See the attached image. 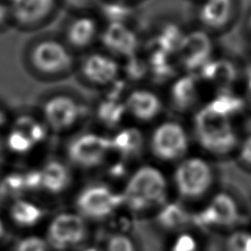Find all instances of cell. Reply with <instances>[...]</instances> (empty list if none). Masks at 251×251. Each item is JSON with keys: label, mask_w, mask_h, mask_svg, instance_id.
Instances as JSON below:
<instances>
[{"label": "cell", "mask_w": 251, "mask_h": 251, "mask_svg": "<svg viewBox=\"0 0 251 251\" xmlns=\"http://www.w3.org/2000/svg\"><path fill=\"white\" fill-rule=\"evenodd\" d=\"M74 173L62 157H50L25 171V195L42 201L64 196L72 187Z\"/></svg>", "instance_id": "6da1fadb"}, {"label": "cell", "mask_w": 251, "mask_h": 251, "mask_svg": "<svg viewBox=\"0 0 251 251\" xmlns=\"http://www.w3.org/2000/svg\"><path fill=\"white\" fill-rule=\"evenodd\" d=\"M168 183L163 173L149 165L141 166L128 177L121 195L122 204L132 212H145L164 204Z\"/></svg>", "instance_id": "7a4b0ae2"}, {"label": "cell", "mask_w": 251, "mask_h": 251, "mask_svg": "<svg viewBox=\"0 0 251 251\" xmlns=\"http://www.w3.org/2000/svg\"><path fill=\"white\" fill-rule=\"evenodd\" d=\"M50 136L38 115L22 114L11 120L1 141L11 160H24L41 151Z\"/></svg>", "instance_id": "3957f363"}, {"label": "cell", "mask_w": 251, "mask_h": 251, "mask_svg": "<svg viewBox=\"0 0 251 251\" xmlns=\"http://www.w3.org/2000/svg\"><path fill=\"white\" fill-rule=\"evenodd\" d=\"M51 251H83L89 239V223L72 210L50 215L41 231Z\"/></svg>", "instance_id": "277c9868"}, {"label": "cell", "mask_w": 251, "mask_h": 251, "mask_svg": "<svg viewBox=\"0 0 251 251\" xmlns=\"http://www.w3.org/2000/svg\"><path fill=\"white\" fill-rule=\"evenodd\" d=\"M194 130L199 145L213 155H226L238 144V137L229 117L208 105L196 114Z\"/></svg>", "instance_id": "5b68a950"}, {"label": "cell", "mask_w": 251, "mask_h": 251, "mask_svg": "<svg viewBox=\"0 0 251 251\" xmlns=\"http://www.w3.org/2000/svg\"><path fill=\"white\" fill-rule=\"evenodd\" d=\"M26 63L32 73L45 79H57L74 67L72 50L64 41L53 37L39 38L28 47Z\"/></svg>", "instance_id": "8992f818"}, {"label": "cell", "mask_w": 251, "mask_h": 251, "mask_svg": "<svg viewBox=\"0 0 251 251\" xmlns=\"http://www.w3.org/2000/svg\"><path fill=\"white\" fill-rule=\"evenodd\" d=\"M111 153L110 138L86 131L70 137L64 148L63 159L74 171H88L100 167Z\"/></svg>", "instance_id": "52a82bcc"}, {"label": "cell", "mask_w": 251, "mask_h": 251, "mask_svg": "<svg viewBox=\"0 0 251 251\" xmlns=\"http://www.w3.org/2000/svg\"><path fill=\"white\" fill-rule=\"evenodd\" d=\"M38 117L51 136L69 135L81 120L82 107L74 96L55 93L43 100Z\"/></svg>", "instance_id": "ba28073f"}, {"label": "cell", "mask_w": 251, "mask_h": 251, "mask_svg": "<svg viewBox=\"0 0 251 251\" xmlns=\"http://www.w3.org/2000/svg\"><path fill=\"white\" fill-rule=\"evenodd\" d=\"M121 204V195L111 187L103 183H90L75 193L73 210L90 224L108 219Z\"/></svg>", "instance_id": "9c48e42d"}, {"label": "cell", "mask_w": 251, "mask_h": 251, "mask_svg": "<svg viewBox=\"0 0 251 251\" xmlns=\"http://www.w3.org/2000/svg\"><path fill=\"white\" fill-rule=\"evenodd\" d=\"M49 216L45 202L28 195L7 200L2 214L9 228L18 230L20 234L36 232L38 227L42 229Z\"/></svg>", "instance_id": "30bf717a"}, {"label": "cell", "mask_w": 251, "mask_h": 251, "mask_svg": "<svg viewBox=\"0 0 251 251\" xmlns=\"http://www.w3.org/2000/svg\"><path fill=\"white\" fill-rule=\"evenodd\" d=\"M174 182L179 196L187 200H196L204 196L213 183V172L202 158H184L174 173Z\"/></svg>", "instance_id": "8fae6325"}, {"label": "cell", "mask_w": 251, "mask_h": 251, "mask_svg": "<svg viewBox=\"0 0 251 251\" xmlns=\"http://www.w3.org/2000/svg\"><path fill=\"white\" fill-rule=\"evenodd\" d=\"M188 145V135L183 126L176 122L162 123L155 128L150 138L152 154L164 162L183 158Z\"/></svg>", "instance_id": "7c38bea8"}, {"label": "cell", "mask_w": 251, "mask_h": 251, "mask_svg": "<svg viewBox=\"0 0 251 251\" xmlns=\"http://www.w3.org/2000/svg\"><path fill=\"white\" fill-rule=\"evenodd\" d=\"M12 25L25 30L36 29L56 14L60 0H10Z\"/></svg>", "instance_id": "4fadbf2b"}, {"label": "cell", "mask_w": 251, "mask_h": 251, "mask_svg": "<svg viewBox=\"0 0 251 251\" xmlns=\"http://www.w3.org/2000/svg\"><path fill=\"white\" fill-rule=\"evenodd\" d=\"M240 212L234 198L226 192L216 194L201 213V221L206 226L232 227L239 221Z\"/></svg>", "instance_id": "5bb4252c"}, {"label": "cell", "mask_w": 251, "mask_h": 251, "mask_svg": "<svg viewBox=\"0 0 251 251\" xmlns=\"http://www.w3.org/2000/svg\"><path fill=\"white\" fill-rule=\"evenodd\" d=\"M211 47V41L207 34L202 31H193L181 37L177 49L184 67L193 70L207 63Z\"/></svg>", "instance_id": "9a60e30c"}, {"label": "cell", "mask_w": 251, "mask_h": 251, "mask_svg": "<svg viewBox=\"0 0 251 251\" xmlns=\"http://www.w3.org/2000/svg\"><path fill=\"white\" fill-rule=\"evenodd\" d=\"M79 70L86 81L96 85H104L116 77L118 65L107 56L93 53L82 60Z\"/></svg>", "instance_id": "2e32d148"}, {"label": "cell", "mask_w": 251, "mask_h": 251, "mask_svg": "<svg viewBox=\"0 0 251 251\" xmlns=\"http://www.w3.org/2000/svg\"><path fill=\"white\" fill-rule=\"evenodd\" d=\"M96 33L97 24L91 17H75L65 27L64 43L71 50L84 49L93 42Z\"/></svg>", "instance_id": "e0dca14e"}, {"label": "cell", "mask_w": 251, "mask_h": 251, "mask_svg": "<svg viewBox=\"0 0 251 251\" xmlns=\"http://www.w3.org/2000/svg\"><path fill=\"white\" fill-rule=\"evenodd\" d=\"M125 107L135 119L148 122L158 116L162 106L154 93L147 90H135L126 98Z\"/></svg>", "instance_id": "ac0fdd59"}, {"label": "cell", "mask_w": 251, "mask_h": 251, "mask_svg": "<svg viewBox=\"0 0 251 251\" xmlns=\"http://www.w3.org/2000/svg\"><path fill=\"white\" fill-rule=\"evenodd\" d=\"M102 41L111 51L121 55H131L137 46L134 33L124 25L114 22L103 32Z\"/></svg>", "instance_id": "d6986e66"}, {"label": "cell", "mask_w": 251, "mask_h": 251, "mask_svg": "<svg viewBox=\"0 0 251 251\" xmlns=\"http://www.w3.org/2000/svg\"><path fill=\"white\" fill-rule=\"evenodd\" d=\"M110 138L111 152H116L125 159H130L140 154L143 148V135L134 127L120 129Z\"/></svg>", "instance_id": "ffe728a7"}, {"label": "cell", "mask_w": 251, "mask_h": 251, "mask_svg": "<svg viewBox=\"0 0 251 251\" xmlns=\"http://www.w3.org/2000/svg\"><path fill=\"white\" fill-rule=\"evenodd\" d=\"M231 0H207L200 12V19L209 27L224 25L231 13Z\"/></svg>", "instance_id": "44dd1931"}, {"label": "cell", "mask_w": 251, "mask_h": 251, "mask_svg": "<svg viewBox=\"0 0 251 251\" xmlns=\"http://www.w3.org/2000/svg\"><path fill=\"white\" fill-rule=\"evenodd\" d=\"M158 223L162 227L169 230L182 229L189 223L187 211L177 203L163 204L158 213Z\"/></svg>", "instance_id": "7402d4cb"}, {"label": "cell", "mask_w": 251, "mask_h": 251, "mask_svg": "<svg viewBox=\"0 0 251 251\" xmlns=\"http://www.w3.org/2000/svg\"><path fill=\"white\" fill-rule=\"evenodd\" d=\"M172 101L178 111L189 109L196 98L195 82L191 76H183L176 80L172 87Z\"/></svg>", "instance_id": "603a6c76"}, {"label": "cell", "mask_w": 251, "mask_h": 251, "mask_svg": "<svg viewBox=\"0 0 251 251\" xmlns=\"http://www.w3.org/2000/svg\"><path fill=\"white\" fill-rule=\"evenodd\" d=\"M202 75L205 78L221 85L230 84L235 76V70L227 61H214L202 66Z\"/></svg>", "instance_id": "cb8c5ba5"}, {"label": "cell", "mask_w": 251, "mask_h": 251, "mask_svg": "<svg viewBox=\"0 0 251 251\" xmlns=\"http://www.w3.org/2000/svg\"><path fill=\"white\" fill-rule=\"evenodd\" d=\"M7 251H51L41 232L22 233L8 246Z\"/></svg>", "instance_id": "d4e9b609"}, {"label": "cell", "mask_w": 251, "mask_h": 251, "mask_svg": "<svg viewBox=\"0 0 251 251\" xmlns=\"http://www.w3.org/2000/svg\"><path fill=\"white\" fill-rule=\"evenodd\" d=\"M126 111L125 104L114 100H106L98 106L97 117L102 124L108 126H116L121 123Z\"/></svg>", "instance_id": "484cf974"}, {"label": "cell", "mask_w": 251, "mask_h": 251, "mask_svg": "<svg viewBox=\"0 0 251 251\" xmlns=\"http://www.w3.org/2000/svg\"><path fill=\"white\" fill-rule=\"evenodd\" d=\"M226 251H251V231L235 229L228 234L226 241Z\"/></svg>", "instance_id": "4316f807"}, {"label": "cell", "mask_w": 251, "mask_h": 251, "mask_svg": "<svg viewBox=\"0 0 251 251\" xmlns=\"http://www.w3.org/2000/svg\"><path fill=\"white\" fill-rule=\"evenodd\" d=\"M208 106L219 113L230 117V115L237 112L241 108L242 101L232 95L222 94L214 99L210 104H208Z\"/></svg>", "instance_id": "83f0119b"}, {"label": "cell", "mask_w": 251, "mask_h": 251, "mask_svg": "<svg viewBox=\"0 0 251 251\" xmlns=\"http://www.w3.org/2000/svg\"><path fill=\"white\" fill-rule=\"evenodd\" d=\"M104 251H136V248L128 235L115 232L107 238Z\"/></svg>", "instance_id": "f1b7e54d"}, {"label": "cell", "mask_w": 251, "mask_h": 251, "mask_svg": "<svg viewBox=\"0 0 251 251\" xmlns=\"http://www.w3.org/2000/svg\"><path fill=\"white\" fill-rule=\"evenodd\" d=\"M238 154L240 161L244 165L251 168V134L247 136L241 143Z\"/></svg>", "instance_id": "f546056e"}, {"label": "cell", "mask_w": 251, "mask_h": 251, "mask_svg": "<svg viewBox=\"0 0 251 251\" xmlns=\"http://www.w3.org/2000/svg\"><path fill=\"white\" fill-rule=\"evenodd\" d=\"M195 241L189 235H182L180 238L176 239L174 244L173 251H194Z\"/></svg>", "instance_id": "4dcf8cb0"}, {"label": "cell", "mask_w": 251, "mask_h": 251, "mask_svg": "<svg viewBox=\"0 0 251 251\" xmlns=\"http://www.w3.org/2000/svg\"><path fill=\"white\" fill-rule=\"evenodd\" d=\"M10 25H12V20L9 4L6 1L0 0V30L5 29Z\"/></svg>", "instance_id": "1f68e13d"}, {"label": "cell", "mask_w": 251, "mask_h": 251, "mask_svg": "<svg viewBox=\"0 0 251 251\" xmlns=\"http://www.w3.org/2000/svg\"><path fill=\"white\" fill-rule=\"evenodd\" d=\"M10 157L8 156L4 145L0 138V176H2L7 172V167L10 162Z\"/></svg>", "instance_id": "d6a6232c"}, {"label": "cell", "mask_w": 251, "mask_h": 251, "mask_svg": "<svg viewBox=\"0 0 251 251\" xmlns=\"http://www.w3.org/2000/svg\"><path fill=\"white\" fill-rule=\"evenodd\" d=\"M12 118L9 116V114L4 110L3 108L0 107V138L4 134L5 130L7 129L8 126L10 125Z\"/></svg>", "instance_id": "836d02e7"}, {"label": "cell", "mask_w": 251, "mask_h": 251, "mask_svg": "<svg viewBox=\"0 0 251 251\" xmlns=\"http://www.w3.org/2000/svg\"><path fill=\"white\" fill-rule=\"evenodd\" d=\"M9 232H10V228L7 226L2 215H0V248L6 245V240Z\"/></svg>", "instance_id": "e575fe53"}, {"label": "cell", "mask_w": 251, "mask_h": 251, "mask_svg": "<svg viewBox=\"0 0 251 251\" xmlns=\"http://www.w3.org/2000/svg\"><path fill=\"white\" fill-rule=\"evenodd\" d=\"M247 96H248V100H249V103L251 104V78L249 80V83H248V90H247Z\"/></svg>", "instance_id": "d590c367"}, {"label": "cell", "mask_w": 251, "mask_h": 251, "mask_svg": "<svg viewBox=\"0 0 251 251\" xmlns=\"http://www.w3.org/2000/svg\"><path fill=\"white\" fill-rule=\"evenodd\" d=\"M3 1H6V2H9L10 0H3Z\"/></svg>", "instance_id": "8d00e7d4"}]
</instances>
